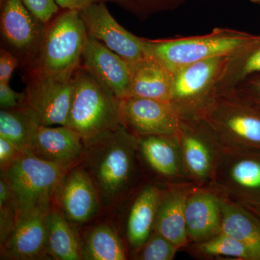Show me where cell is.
Here are the masks:
<instances>
[{"instance_id": "6da1fadb", "label": "cell", "mask_w": 260, "mask_h": 260, "mask_svg": "<svg viewBox=\"0 0 260 260\" xmlns=\"http://www.w3.org/2000/svg\"><path fill=\"white\" fill-rule=\"evenodd\" d=\"M85 169L102 205L112 206L129 198L141 185L143 171L137 137L121 126L85 150Z\"/></svg>"}, {"instance_id": "d590c367", "label": "cell", "mask_w": 260, "mask_h": 260, "mask_svg": "<svg viewBox=\"0 0 260 260\" xmlns=\"http://www.w3.org/2000/svg\"><path fill=\"white\" fill-rule=\"evenodd\" d=\"M56 4L64 10L81 11L90 5L99 3H113V0H55Z\"/></svg>"}, {"instance_id": "7c38bea8", "label": "cell", "mask_w": 260, "mask_h": 260, "mask_svg": "<svg viewBox=\"0 0 260 260\" xmlns=\"http://www.w3.org/2000/svg\"><path fill=\"white\" fill-rule=\"evenodd\" d=\"M122 124L136 137L177 133L181 114L171 102L126 97L120 99Z\"/></svg>"}, {"instance_id": "3957f363", "label": "cell", "mask_w": 260, "mask_h": 260, "mask_svg": "<svg viewBox=\"0 0 260 260\" xmlns=\"http://www.w3.org/2000/svg\"><path fill=\"white\" fill-rule=\"evenodd\" d=\"M225 148L260 150V103L235 89L214 95L196 115Z\"/></svg>"}, {"instance_id": "d6a6232c", "label": "cell", "mask_w": 260, "mask_h": 260, "mask_svg": "<svg viewBox=\"0 0 260 260\" xmlns=\"http://www.w3.org/2000/svg\"><path fill=\"white\" fill-rule=\"evenodd\" d=\"M20 65L18 58L10 51L2 48L0 50V83H9L12 75Z\"/></svg>"}, {"instance_id": "f546056e", "label": "cell", "mask_w": 260, "mask_h": 260, "mask_svg": "<svg viewBox=\"0 0 260 260\" xmlns=\"http://www.w3.org/2000/svg\"><path fill=\"white\" fill-rule=\"evenodd\" d=\"M179 250L175 244L153 232L146 242L131 257L136 260H173Z\"/></svg>"}, {"instance_id": "7a4b0ae2", "label": "cell", "mask_w": 260, "mask_h": 260, "mask_svg": "<svg viewBox=\"0 0 260 260\" xmlns=\"http://www.w3.org/2000/svg\"><path fill=\"white\" fill-rule=\"evenodd\" d=\"M66 126L81 137L85 150L122 126L120 99L80 64L73 74Z\"/></svg>"}, {"instance_id": "5bb4252c", "label": "cell", "mask_w": 260, "mask_h": 260, "mask_svg": "<svg viewBox=\"0 0 260 260\" xmlns=\"http://www.w3.org/2000/svg\"><path fill=\"white\" fill-rule=\"evenodd\" d=\"M89 36L103 43L128 64L145 58L143 38L128 31L114 19L105 3H95L80 11Z\"/></svg>"}, {"instance_id": "f1b7e54d", "label": "cell", "mask_w": 260, "mask_h": 260, "mask_svg": "<svg viewBox=\"0 0 260 260\" xmlns=\"http://www.w3.org/2000/svg\"><path fill=\"white\" fill-rule=\"evenodd\" d=\"M188 0H113L118 6L134 15L140 20H145L161 12L177 10Z\"/></svg>"}, {"instance_id": "9c48e42d", "label": "cell", "mask_w": 260, "mask_h": 260, "mask_svg": "<svg viewBox=\"0 0 260 260\" xmlns=\"http://www.w3.org/2000/svg\"><path fill=\"white\" fill-rule=\"evenodd\" d=\"M73 76H56L28 70L23 107L35 116L40 125L66 126Z\"/></svg>"}, {"instance_id": "836d02e7", "label": "cell", "mask_w": 260, "mask_h": 260, "mask_svg": "<svg viewBox=\"0 0 260 260\" xmlns=\"http://www.w3.org/2000/svg\"><path fill=\"white\" fill-rule=\"evenodd\" d=\"M23 152L5 138H0V169L1 172L9 167Z\"/></svg>"}, {"instance_id": "5b68a950", "label": "cell", "mask_w": 260, "mask_h": 260, "mask_svg": "<svg viewBox=\"0 0 260 260\" xmlns=\"http://www.w3.org/2000/svg\"><path fill=\"white\" fill-rule=\"evenodd\" d=\"M70 169L23 153L1 172L8 184L17 215L54 204L56 190Z\"/></svg>"}, {"instance_id": "9a60e30c", "label": "cell", "mask_w": 260, "mask_h": 260, "mask_svg": "<svg viewBox=\"0 0 260 260\" xmlns=\"http://www.w3.org/2000/svg\"><path fill=\"white\" fill-rule=\"evenodd\" d=\"M56 204L70 224L80 225L93 219L102 201L93 179L84 167L75 166L58 186Z\"/></svg>"}, {"instance_id": "4316f807", "label": "cell", "mask_w": 260, "mask_h": 260, "mask_svg": "<svg viewBox=\"0 0 260 260\" xmlns=\"http://www.w3.org/2000/svg\"><path fill=\"white\" fill-rule=\"evenodd\" d=\"M39 124L35 116L23 107L0 111V138L20 151L28 152Z\"/></svg>"}, {"instance_id": "603a6c76", "label": "cell", "mask_w": 260, "mask_h": 260, "mask_svg": "<svg viewBox=\"0 0 260 260\" xmlns=\"http://www.w3.org/2000/svg\"><path fill=\"white\" fill-rule=\"evenodd\" d=\"M222 232L246 246L260 260V218L252 210L221 195Z\"/></svg>"}, {"instance_id": "e575fe53", "label": "cell", "mask_w": 260, "mask_h": 260, "mask_svg": "<svg viewBox=\"0 0 260 260\" xmlns=\"http://www.w3.org/2000/svg\"><path fill=\"white\" fill-rule=\"evenodd\" d=\"M234 89L243 95L260 103V75L247 78Z\"/></svg>"}, {"instance_id": "8d00e7d4", "label": "cell", "mask_w": 260, "mask_h": 260, "mask_svg": "<svg viewBox=\"0 0 260 260\" xmlns=\"http://www.w3.org/2000/svg\"><path fill=\"white\" fill-rule=\"evenodd\" d=\"M254 212V213L257 215L258 217L260 218V208H254V209H250Z\"/></svg>"}, {"instance_id": "1f68e13d", "label": "cell", "mask_w": 260, "mask_h": 260, "mask_svg": "<svg viewBox=\"0 0 260 260\" xmlns=\"http://www.w3.org/2000/svg\"><path fill=\"white\" fill-rule=\"evenodd\" d=\"M24 93L15 91L9 83H0V107L13 109L23 107Z\"/></svg>"}, {"instance_id": "7402d4cb", "label": "cell", "mask_w": 260, "mask_h": 260, "mask_svg": "<svg viewBox=\"0 0 260 260\" xmlns=\"http://www.w3.org/2000/svg\"><path fill=\"white\" fill-rule=\"evenodd\" d=\"M129 65L131 78L126 97L171 102L173 73L148 56Z\"/></svg>"}, {"instance_id": "52a82bcc", "label": "cell", "mask_w": 260, "mask_h": 260, "mask_svg": "<svg viewBox=\"0 0 260 260\" xmlns=\"http://www.w3.org/2000/svg\"><path fill=\"white\" fill-rule=\"evenodd\" d=\"M176 136L189 180L198 186L211 185L227 148L196 116H182Z\"/></svg>"}, {"instance_id": "4dcf8cb0", "label": "cell", "mask_w": 260, "mask_h": 260, "mask_svg": "<svg viewBox=\"0 0 260 260\" xmlns=\"http://www.w3.org/2000/svg\"><path fill=\"white\" fill-rule=\"evenodd\" d=\"M23 2L29 11L45 24L49 23L59 10L55 0H23Z\"/></svg>"}, {"instance_id": "4fadbf2b", "label": "cell", "mask_w": 260, "mask_h": 260, "mask_svg": "<svg viewBox=\"0 0 260 260\" xmlns=\"http://www.w3.org/2000/svg\"><path fill=\"white\" fill-rule=\"evenodd\" d=\"M137 150L143 171L152 180L165 185L190 182L176 134L137 137Z\"/></svg>"}, {"instance_id": "30bf717a", "label": "cell", "mask_w": 260, "mask_h": 260, "mask_svg": "<svg viewBox=\"0 0 260 260\" xmlns=\"http://www.w3.org/2000/svg\"><path fill=\"white\" fill-rule=\"evenodd\" d=\"M229 56L196 61L173 73L171 102L182 116H194L215 95Z\"/></svg>"}, {"instance_id": "44dd1931", "label": "cell", "mask_w": 260, "mask_h": 260, "mask_svg": "<svg viewBox=\"0 0 260 260\" xmlns=\"http://www.w3.org/2000/svg\"><path fill=\"white\" fill-rule=\"evenodd\" d=\"M81 65L93 73L116 97H126L130 85L129 65L123 58L88 35Z\"/></svg>"}, {"instance_id": "d6986e66", "label": "cell", "mask_w": 260, "mask_h": 260, "mask_svg": "<svg viewBox=\"0 0 260 260\" xmlns=\"http://www.w3.org/2000/svg\"><path fill=\"white\" fill-rule=\"evenodd\" d=\"M185 218L189 243L203 242L220 234L221 195L210 186H195L186 200Z\"/></svg>"}, {"instance_id": "484cf974", "label": "cell", "mask_w": 260, "mask_h": 260, "mask_svg": "<svg viewBox=\"0 0 260 260\" xmlns=\"http://www.w3.org/2000/svg\"><path fill=\"white\" fill-rule=\"evenodd\" d=\"M83 259H127L126 245L119 234L107 224L98 225L92 229L82 246Z\"/></svg>"}, {"instance_id": "cb8c5ba5", "label": "cell", "mask_w": 260, "mask_h": 260, "mask_svg": "<svg viewBox=\"0 0 260 260\" xmlns=\"http://www.w3.org/2000/svg\"><path fill=\"white\" fill-rule=\"evenodd\" d=\"M47 249L48 255L54 259H83L78 238L55 203L47 215Z\"/></svg>"}, {"instance_id": "83f0119b", "label": "cell", "mask_w": 260, "mask_h": 260, "mask_svg": "<svg viewBox=\"0 0 260 260\" xmlns=\"http://www.w3.org/2000/svg\"><path fill=\"white\" fill-rule=\"evenodd\" d=\"M183 250L198 259L255 260L242 243L223 232L200 242H190Z\"/></svg>"}, {"instance_id": "8fae6325", "label": "cell", "mask_w": 260, "mask_h": 260, "mask_svg": "<svg viewBox=\"0 0 260 260\" xmlns=\"http://www.w3.org/2000/svg\"><path fill=\"white\" fill-rule=\"evenodd\" d=\"M47 25L29 11L23 0H4L0 17L3 48L14 54L27 70L39 55Z\"/></svg>"}, {"instance_id": "d4e9b609", "label": "cell", "mask_w": 260, "mask_h": 260, "mask_svg": "<svg viewBox=\"0 0 260 260\" xmlns=\"http://www.w3.org/2000/svg\"><path fill=\"white\" fill-rule=\"evenodd\" d=\"M256 75H260V36L229 56L225 69L215 87V95L233 90L247 78Z\"/></svg>"}, {"instance_id": "ffe728a7", "label": "cell", "mask_w": 260, "mask_h": 260, "mask_svg": "<svg viewBox=\"0 0 260 260\" xmlns=\"http://www.w3.org/2000/svg\"><path fill=\"white\" fill-rule=\"evenodd\" d=\"M191 182L166 184L159 201L153 232L183 250L189 244L186 232V200L193 188Z\"/></svg>"}, {"instance_id": "277c9868", "label": "cell", "mask_w": 260, "mask_h": 260, "mask_svg": "<svg viewBox=\"0 0 260 260\" xmlns=\"http://www.w3.org/2000/svg\"><path fill=\"white\" fill-rule=\"evenodd\" d=\"M259 36L227 28H215L209 34L194 37L152 39L143 38L145 56L172 73L196 61L230 55Z\"/></svg>"}, {"instance_id": "8992f818", "label": "cell", "mask_w": 260, "mask_h": 260, "mask_svg": "<svg viewBox=\"0 0 260 260\" xmlns=\"http://www.w3.org/2000/svg\"><path fill=\"white\" fill-rule=\"evenodd\" d=\"M88 39L80 12L64 10L47 24L39 55L28 70L56 76H73L81 64Z\"/></svg>"}, {"instance_id": "74e56055", "label": "cell", "mask_w": 260, "mask_h": 260, "mask_svg": "<svg viewBox=\"0 0 260 260\" xmlns=\"http://www.w3.org/2000/svg\"><path fill=\"white\" fill-rule=\"evenodd\" d=\"M252 3H256V4L260 5V0H251Z\"/></svg>"}, {"instance_id": "ac0fdd59", "label": "cell", "mask_w": 260, "mask_h": 260, "mask_svg": "<svg viewBox=\"0 0 260 260\" xmlns=\"http://www.w3.org/2000/svg\"><path fill=\"white\" fill-rule=\"evenodd\" d=\"M28 152L46 161L71 169L83 158L85 146L81 137L68 126L39 125Z\"/></svg>"}, {"instance_id": "2e32d148", "label": "cell", "mask_w": 260, "mask_h": 260, "mask_svg": "<svg viewBox=\"0 0 260 260\" xmlns=\"http://www.w3.org/2000/svg\"><path fill=\"white\" fill-rule=\"evenodd\" d=\"M51 206L17 215L13 230L0 244L2 259L32 260L45 259L49 256L47 218Z\"/></svg>"}, {"instance_id": "e0dca14e", "label": "cell", "mask_w": 260, "mask_h": 260, "mask_svg": "<svg viewBox=\"0 0 260 260\" xmlns=\"http://www.w3.org/2000/svg\"><path fill=\"white\" fill-rule=\"evenodd\" d=\"M164 185L149 181L142 184L132 196L124 225L126 245L130 256L146 242L153 232Z\"/></svg>"}, {"instance_id": "ba28073f", "label": "cell", "mask_w": 260, "mask_h": 260, "mask_svg": "<svg viewBox=\"0 0 260 260\" xmlns=\"http://www.w3.org/2000/svg\"><path fill=\"white\" fill-rule=\"evenodd\" d=\"M210 187L249 209L260 208V150L227 148Z\"/></svg>"}]
</instances>
